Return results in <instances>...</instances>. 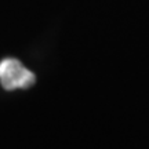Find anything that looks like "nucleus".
I'll return each mask as SVG.
<instances>
[{
    "label": "nucleus",
    "mask_w": 149,
    "mask_h": 149,
    "mask_svg": "<svg viewBox=\"0 0 149 149\" xmlns=\"http://www.w3.org/2000/svg\"><path fill=\"white\" fill-rule=\"evenodd\" d=\"M36 76L15 58H6L0 62V83L4 90L29 88L35 84Z\"/></svg>",
    "instance_id": "f257e3e1"
}]
</instances>
